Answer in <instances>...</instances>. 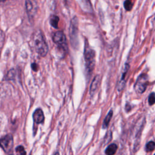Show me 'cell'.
Instances as JSON below:
<instances>
[{"mask_svg": "<svg viewBox=\"0 0 155 155\" xmlns=\"http://www.w3.org/2000/svg\"><path fill=\"white\" fill-rule=\"evenodd\" d=\"M32 38L36 52L42 57L46 56L48 51V48L42 32L40 30L36 31Z\"/></svg>", "mask_w": 155, "mask_h": 155, "instance_id": "cell-1", "label": "cell"}, {"mask_svg": "<svg viewBox=\"0 0 155 155\" xmlns=\"http://www.w3.org/2000/svg\"><path fill=\"white\" fill-rule=\"evenodd\" d=\"M84 58L85 61V66L87 71L90 73L94 69L95 64V52L88 46H86L84 50Z\"/></svg>", "mask_w": 155, "mask_h": 155, "instance_id": "cell-2", "label": "cell"}, {"mask_svg": "<svg viewBox=\"0 0 155 155\" xmlns=\"http://www.w3.org/2000/svg\"><path fill=\"white\" fill-rule=\"evenodd\" d=\"M53 41L60 49L66 52L68 48L67 42L66 37L63 31H58L54 33L53 35Z\"/></svg>", "mask_w": 155, "mask_h": 155, "instance_id": "cell-3", "label": "cell"}, {"mask_svg": "<svg viewBox=\"0 0 155 155\" xmlns=\"http://www.w3.org/2000/svg\"><path fill=\"white\" fill-rule=\"evenodd\" d=\"M148 76L145 73L140 74L138 77L134 85L135 90L137 93H143L144 92L148 85Z\"/></svg>", "mask_w": 155, "mask_h": 155, "instance_id": "cell-4", "label": "cell"}, {"mask_svg": "<svg viewBox=\"0 0 155 155\" xmlns=\"http://www.w3.org/2000/svg\"><path fill=\"white\" fill-rule=\"evenodd\" d=\"M13 145V139L12 134H8L0 139V146L6 153H9Z\"/></svg>", "mask_w": 155, "mask_h": 155, "instance_id": "cell-5", "label": "cell"}, {"mask_svg": "<svg viewBox=\"0 0 155 155\" xmlns=\"http://www.w3.org/2000/svg\"><path fill=\"white\" fill-rule=\"evenodd\" d=\"M129 65L128 64H125V67L122 69V76L120 78V81H119V83L117 84V90L118 91H122L123 88H124V86L125 85V78L127 74V73L129 69Z\"/></svg>", "mask_w": 155, "mask_h": 155, "instance_id": "cell-6", "label": "cell"}, {"mask_svg": "<svg viewBox=\"0 0 155 155\" xmlns=\"http://www.w3.org/2000/svg\"><path fill=\"white\" fill-rule=\"evenodd\" d=\"M33 119L35 124H39L42 123L44 120V115L41 109H36L33 114Z\"/></svg>", "mask_w": 155, "mask_h": 155, "instance_id": "cell-7", "label": "cell"}, {"mask_svg": "<svg viewBox=\"0 0 155 155\" xmlns=\"http://www.w3.org/2000/svg\"><path fill=\"white\" fill-rule=\"evenodd\" d=\"M100 79L101 78L99 75H96L95 78L93 79L90 86V93L91 96H93L97 90L99 85V83H100Z\"/></svg>", "mask_w": 155, "mask_h": 155, "instance_id": "cell-8", "label": "cell"}, {"mask_svg": "<svg viewBox=\"0 0 155 155\" xmlns=\"http://www.w3.org/2000/svg\"><path fill=\"white\" fill-rule=\"evenodd\" d=\"M117 146L116 144L111 143L107 147L105 151V153L107 155H113L115 154L117 150Z\"/></svg>", "mask_w": 155, "mask_h": 155, "instance_id": "cell-9", "label": "cell"}, {"mask_svg": "<svg viewBox=\"0 0 155 155\" xmlns=\"http://www.w3.org/2000/svg\"><path fill=\"white\" fill-rule=\"evenodd\" d=\"M113 114V111L111 110H110V111L108 113L107 115L106 116V117H105V119L104 120L103 124H102V128H106L108 127V124H109V123L110 122V120H111V119L112 117Z\"/></svg>", "mask_w": 155, "mask_h": 155, "instance_id": "cell-10", "label": "cell"}, {"mask_svg": "<svg viewBox=\"0 0 155 155\" xmlns=\"http://www.w3.org/2000/svg\"><path fill=\"white\" fill-rule=\"evenodd\" d=\"M50 24L51 25L52 27L54 28H57L58 27V22H59V18L57 16L53 15L50 17Z\"/></svg>", "mask_w": 155, "mask_h": 155, "instance_id": "cell-11", "label": "cell"}, {"mask_svg": "<svg viewBox=\"0 0 155 155\" xmlns=\"http://www.w3.org/2000/svg\"><path fill=\"white\" fill-rule=\"evenodd\" d=\"M145 148L147 152L153 151L155 149V143L153 141L148 142L146 145Z\"/></svg>", "mask_w": 155, "mask_h": 155, "instance_id": "cell-12", "label": "cell"}, {"mask_svg": "<svg viewBox=\"0 0 155 155\" xmlns=\"http://www.w3.org/2000/svg\"><path fill=\"white\" fill-rule=\"evenodd\" d=\"M18 155H26V152L22 145H19L15 149Z\"/></svg>", "mask_w": 155, "mask_h": 155, "instance_id": "cell-13", "label": "cell"}, {"mask_svg": "<svg viewBox=\"0 0 155 155\" xmlns=\"http://www.w3.org/2000/svg\"><path fill=\"white\" fill-rule=\"evenodd\" d=\"M124 8H125L126 10L130 11L132 9L133 5V3L131 1H125L124 2Z\"/></svg>", "mask_w": 155, "mask_h": 155, "instance_id": "cell-14", "label": "cell"}, {"mask_svg": "<svg viewBox=\"0 0 155 155\" xmlns=\"http://www.w3.org/2000/svg\"><path fill=\"white\" fill-rule=\"evenodd\" d=\"M148 104L150 105H153L155 103V93H151L148 97Z\"/></svg>", "mask_w": 155, "mask_h": 155, "instance_id": "cell-15", "label": "cell"}, {"mask_svg": "<svg viewBox=\"0 0 155 155\" xmlns=\"http://www.w3.org/2000/svg\"><path fill=\"white\" fill-rule=\"evenodd\" d=\"M31 68H32L33 70L35 71H36L38 70V66L36 63H33L31 64Z\"/></svg>", "mask_w": 155, "mask_h": 155, "instance_id": "cell-16", "label": "cell"}, {"mask_svg": "<svg viewBox=\"0 0 155 155\" xmlns=\"http://www.w3.org/2000/svg\"><path fill=\"white\" fill-rule=\"evenodd\" d=\"M54 155H59V153H56Z\"/></svg>", "mask_w": 155, "mask_h": 155, "instance_id": "cell-17", "label": "cell"}, {"mask_svg": "<svg viewBox=\"0 0 155 155\" xmlns=\"http://www.w3.org/2000/svg\"><path fill=\"white\" fill-rule=\"evenodd\" d=\"M154 155H155V154H154Z\"/></svg>", "mask_w": 155, "mask_h": 155, "instance_id": "cell-18", "label": "cell"}]
</instances>
